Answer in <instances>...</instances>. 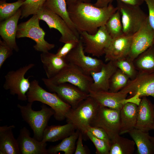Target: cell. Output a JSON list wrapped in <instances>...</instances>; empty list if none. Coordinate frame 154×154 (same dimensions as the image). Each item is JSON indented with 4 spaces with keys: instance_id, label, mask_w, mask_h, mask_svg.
Masks as SVG:
<instances>
[{
    "instance_id": "6da1fadb",
    "label": "cell",
    "mask_w": 154,
    "mask_h": 154,
    "mask_svg": "<svg viewBox=\"0 0 154 154\" xmlns=\"http://www.w3.org/2000/svg\"><path fill=\"white\" fill-rule=\"evenodd\" d=\"M70 19L80 33L86 32L92 35L105 25L110 16L117 10L112 3L98 7L91 3H80L67 6Z\"/></svg>"
},
{
    "instance_id": "7a4b0ae2",
    "label": "cell",
    "mask_w": 154,
    "mask_h": 154,
    "mask_svg": "<svg viewBox=\"0 0 154 154\" xmlns=\"http://www.w3.org/2000/svg\"><path fill=\"white\" fill-rule=\"evenodd\" d=\"M27 95L28 102L38 101L52 108L54 112V117L58 121L66 119V115L71 108L56 93L49 92L41 87L37 80L31 82Z\"/></svg>"
},
{
    "instance_id": "3957f363",
    "label": "cell",
    "mask_w": 154,
    "mask_h": 154,
    "mask_svg": "<svg viewBox=\"0 0 154 154\" xmlns=\"http://www.w3.org/2000/svg\"><path fill=\"white\" fill-rule=\"evenodd\" d=\"M33 103L28 102L26 105L18 104L17 107L20 110L23 119L32 129L34 137L39 141H41L44 131L47 127L48 122L54 112L51 108L42 104L41 109L35 111L32 108Z\"/></svg>"
},
{
    "instance_id": "277c9868",
    "label": "cell",
    "mask_w": 154,
    "mask_h": 154,
    "mask_svg": "<svg viewBox=\"0 0 154 154\" xmlns=\"http://www.w3.org/2000/svg\"><path fill=\"white\" fill-rule=\"evenodd\" d=\"M100 106L97 102L89 96L76 107L71 108L66 116V121L86 134L87 127L91 125Z\"/></svg>"
},
{
    "instance_id": "5b68a950",
    "label": "cell",
    "mask_w": 154,
    "mask_h": 154,
    "mask_svg": "<svg viewBox=\"0 0 154 154\" xmlns=\"http://www.w3.org/2000/svg\"><path fill=\"white\" fill-rule=\"evenodd\" d=\"M40 19L37 14L33 15L27 21L18 25L16 38H30L35 42V50L41 52L48 51L55 47V44L50 43L44 39L45 32L40 27Z\"/></svg>"
},
{
    "instance_id": "8992f818",
    "label": "cell",
    "mask_w": 154,
    "mask_h": 154,
    "mask_svg": "<svg viewBox=\"0 0 154 154\" xmlns=\"http://www.w3.org/2000/svg\"><path fill=\"white\" fill-rule=\"evenodd\" d=\"M34 66V64L30 63L16 70L8 72L5 76L4 88L9 90L10 94L17 95L19 100H27V94L30 87L29 79L31 76L26 78L25 75Z\"/></svg>"
},
{
    "instance_id": "52a82bcc",
    "label": "cell",
    "mask_w": 154,
    "mask_h": 154,
    "mask_svg": "<svg viewBox=\"0 0 154 154\" xmlns=\"http://www.w3.org/2000/svg\"><path fill=\"white\" fill-rule=\"evenodd\" d=\"M119 11L123 26V34L133 35L140 29L147 19L140 6L126 4L116 1Z\"/></svg>"
},
{
    "instance_id": "ba28073f",
    "label": "cell",
    "mask_w": 154,
    "mask_h": 154,
    "mask_svg": "<svg viewBox=\"0 0 154 154\" xmlns=\"http://www.w3.org/2000/svg\"><path fill=\"white\" fill-rule=\"evenodd\" d=\"M48 79L56 84L64 83L71 84L88 94L93 82L90 75L85 73L77 66L70 63L57 75Z\"/></svg>"
},
{
    "instance_id": "9c48e42d",
    "label": "cell",
    "mask_w": 154,
    "mask_h": 154,
    "mask_svg": "<svg viewBox=\"0 0 154 154\" xmlns=\"http://www.w3.org/2000/svg\"><path fill=\"white\" fill-rule=\"evenodd\" d=\"M121 90L129 94L130 96L128 98L138 105L141 97L151 96L154 98V73H138L136 77L130 80Z\"/></svg>"
},
{
    "instance_id": "30bf717a",
    "label": "cell",
    "mask_w": 154,
    "mask_h": 154,
    "mask_svg": "<svg viewBox=\"0 0 154 154\" xmlns=\"http://www.w3.org/2000/svg\"><path fill=\"white\" fill-rule=\"evenodd\" d=\"M80 39L84 46L85 53L99 57L104 54L112 38L104 25L93 35L86 32L80 33Z\"/></svg>"
},
{
    "instance_id": "8fae6325",
    "label": "cell",
    "mask_w": 154,
    "mask_h": 154,
    "mask_svg": "<svg viewBox=\"0 0 154 154\" xmlns=\"http://www.w3.org/2000/svg\"><path fill=\"white\" fill-rule=\"evenodd\" d=\"M120 110L100 106L90 126L99 127L106 131L111 141L119 134Z\"/></svg>"
},
{
    "instance_id": "7c38bea8",
    "label": "cell",
    "mask_w": 154,
    "mask_h": 154,
    "mask_svg": "<svg viewBox=\"0 0 154 154\" xmlns=\"http://www.w3.org/2000/svg\"><path fill=\"white\" fill-rule=\"evenodd\" d=\"M42 80L49 90L57 94L72 108L76 107L89 96L88 94L71 84L64 83L56 84L51 82L47 78H42Z\"/></svg>"
},
{
    "instance_id": "4fadbf2b",
    "label": "cell",
    "mask_w": 154,
    "mask_h": 154,
    "mask_svg": "<svg viewBox=\"0 0 154 154\" xmlns=\"http://www.w3.org/2000/svg\"><path fill=\"white\" fill-rule=\"evenodd\" d=\"M65 58L69 63L77 66L89 75L92 72L100 71L104 63L100 59L85 55L83 44L80 39L76 46Z\"/></svg>"
},
{
    "instance_id": "5bb4252c",
    "label": "cell",
    "mask_w": 154,
    "mask_h": 154,
    "mask_svg": "<svg viewBox=\"0 0 154 154\" xmlns=\"http://www.w3.org/2000/svg\"><path fill=\"white\" fill-rule=\"evenodd\" d=\"M40 20L45 21L50 29L58 30L61 34L59 41L65 43L70 40L79 39L61 17L44 6L37 14Z\"/></svg>"
},
{
    "instance_id": "9a60e30c",
    "label": "cell",
    "mask_w": 154,
    "mask_h": 154,
    "mask_svg": "<svg viewBox=\"0 0 154 154\" xmlns=\"http://www.w3.org/2000/svg\"><path fill=\"white\" fill-rule=\"evenodd\" d=\"M154 42V33L147 19L139 30L133 35L128 56L133 60L138 55L152 45Z\"/></svg>"
},
{
    "instance_id": "2e32d148",
    "label": "cell",
    "mask_w": 154,
    "mask_h": 154,
    "mask_svg": "<svg viewBox=\"0 0 154 154\" xmlns=\"http://www.w3.org/2000/svg\"><path fill=\"white\" fill-rule=\"evenodd\" d=\"M133 36L123 35L112 38L105 50V62L114 61L127 56Z\"/></svg>"
},
{
    "instance_id": "e0dca14e",
    "label": "cell",
    "mask_w": 154,
    "mask_h": 154,
    "mask_svg": "<svg viewBox=\"0 0 154 154\" xmlns=\"http://www.w3.org/2000/svg\"><path fill=\"white\" fill-rule=\"evenodd\" d=\"M128 94L121 90L116 92L90 91L88 94L100 106L119 110L125 103L128 102L127 98Z\"/></svg>"
},
{
    "instance_id": "ac0fdd59",
    "label": "cell",
    "mask_w": 154,
    "mask_h": 154,
    "mask_svg": "<svg viewBox=\"0 0 154 154\" xmlns=\"http://www.w3.org/2000/svg\"><path fill=\"white\" fill-rule=\"evenodd\" d=\"M17 140L21 154H48L46 143L31 137L25 127L20 130Z\"/></svg>"
},
{
    "instance_id": "d6986e66",
    "label": "cell",
    "mask_w": 154,
    "mask_h": 154,
    "mask_svg": "<svg viewBox=\"0 0 154 154\" xmlns=\"http://www.w3.org/2000/svg\"><path fill=\"white\" fill-rule=\"evenodd\" d=\"M154 127V104L147 97H142L138 105L135 128L148 132Z\"/></svg>"
},
{
    "instance_id": "ffe728a7",
    "label": "cell",
    "mask_w": 154,
    "mask_h": 154,
    "mask_svg": "<svg viewBox=\"0 0 154 154\" xmlns=\"http://www.w3.org/2000/svg\"><path fill=\"white\" fill-rule=\"evenodd\" d=\"M117 68L113 62L110 61L104 63L100 71L92 72L90 76L92 78L93 82L89 91H109L110 78Z\"/></svg>"
},
{
    "instance_id": "44dd1931",
    "label": "cell",
    "mask_w": 154,
    "mask_h": 154,
    "mask_svg": "<svg viewBox=\"0 0 154 154\" xmlns=\"http://www.w3.org/2000/svg\"><path fill=\"white\" fill-rule=\"evenodd\" d=\"M21 15L20 8L11 17L0 21V35L1 38L13 50L17 52L19 49L16 41L18 21Z\"/></svg>"
},
{
    "instance_id": "7402d4cb",
    "label": "cell",
    "mask_w": 154,
    "mask_h": 154,
    "mask_svg": "<svg viewBox=\"0 0 154 154\" xmlns=\"http://www.w3.org/2000/svg\"><path fill=\"white\" fill-rule=\"evenodd\" d=\"M40 58L48 79L55 76L69 64L65 58L58 56L56 54L49 51L42 52Z\"/></svg>"
},
{
    "instance_id": "603a6c76",
    "label": "cell",
    "mask_w": 154,
    "mask_h": 154,
    "mask_svg": "<svg viewBox=\"0 0 154 154\" xmlns=\"http://www.w3.org/2000/svg\"><path fill=\"white\" fill-rule=\"evenodd\" d=\"M15 127L14 125L0 127V154H21L13 131Z\"/></svg>"
},
{
    "instance_id": "cb8c5ba5",
    "label": "cell",
    "mask_w": 154,
    "mask_h": 154,
    "mask_svg": "<svg viewBox=\"0 0 154 154\" xmlns=\"http://www.w3.org/2000/svg\"><path fill=\"white\" fill-rule=\"evenodd\" d=\"M138 105L132 102L125 103L120 110V135L135 128L137 119Z\"/></svg>"
},
{
    "instance_id": "d4e9b609",
    "label": "cell",
    "mask_w": 154,
    "mask_h": 154,
    "mask_svg": "<svg viewBox=\"0 0 154 154\" xmlns=\"http://www.w3.org/2000/svg\"><path fill=\"white\" fill-rule=\"evenodd\" d=\"M76 129L70 123L63 125H48L44 131L41 141L46 143L56 142L69 136Z\"/></svg>"
},
{
    "instance_id": "484cf974",
    "label": "cell",
    "mask_w": 154,
    "mask_h": 154,
    "mask_svg": "<svg viewBox=\"0 0 154 154\" xmlns=\"http://www.w3.org/2000/svg\"><path fill=\"white\" fill-rule=\"evenodd\" d=\"M44 6L61 17L77 37L80 38V33L70 17L66 0H46Z\"/></svg>"
},
{
    "instance_id": "4316f807",
    "label": "cell",
    "mask_w": 154,
    "mask_h": 154,
    "mask_svg": "<svg viewBox=\"0 0 154 154\" xmlns=\"http://www.w3.org/2000/svg\"><path fill=\"white\" fill-rule=\"evenodd\" d=\"M128 133L135 142L138 154H153L154 147L148 132L134 128Z\"/></svg>"
},
{
    "instance_id": "83f0119b",
    "label": "cell",
    "mask_w": 154,
    "mask_h": 154,
    "mask_svg": "<svg viewBox=\"0 0 154 154\" xmlns=\"http://www.w3.org/2000/svg\"><path fill=\"white\" fill-rule=\"evenodd\" d=\"M133 62L138 73H154V44L138 55Z\"/></svg>"
},
{
    "instance_id": "f1b7e54d",
    "label": "cell",
    "mask_w": 154,
    "mask_h": 154,
    "mask_svg": "<svg viewBox=\"0 0 154 154\" xmlns=\"http://www.w3.org/2000/svg\"><path fill=\"white\" fill-rule=\"evenodd\" d=\"M135 144L133 140L118 134L111 141L109 154H132Z\"/></svg>"
},
{
    "instance_id": "f546056e",
    "label": "cell",
    "mask_w": 154,
    "mask_h": 154,
    "mask_svg": "<svg viewBox=\"0 0 154 154\" xmlns=\"http://www.w3.org/2000/svg\"><path fill=\"white\" fill-rule=\"evenodd\" d=\"M80 131L76 129L73 133L62 139L58 144L51 146L47 149L48 154H56L62 151L64 154H72L76 149V143L78 138Z\"/></svg>"
},
{
    "instance_id": "4dcf8cb0",
    "label": "cell",
    "mask_w": 154,
    "mask_h": 154,
    "mask_svg": "<svg viewBox=\"0 0 154 154\" xmlns=\"http://www.w3.org/2000/svg\"><path fill=\"white\" fill-rule=\"evenodd\" d=\"M105 25L112 38L123 35L121 16L118 10L110 16Z\"/></svg>"
},
{
    "instance_id": "1f68e13d",
    "label": "cell",
    "mask_w": 154,
    "mask_h": 154,
    "mask_svg": "<svg viewBox=\"0 0 154 154\" xmlns=\"http://www.w3.org/2000/svg\"><path fill=\"white\" fill-rule=\"evenodd\" d=\"M130 80L126 75L117 68L110 78L109 91L116 92L120 91L127 85Z\"/></svg>"
},
{
    "instance_id": "d6a6232c",
    "label": "cell",
    "mask_w": 154,
    "mask_h": 154,
    "mask_svg": "<svg viewBox=\"0 0 154 154\" xmlns=\"http://www.w3.org/2000/svg\"><path fill=\"white\" fill-rule=\"evenodd\" d=\"M25 0H18L12 3L0 1V21L6 20L14 15L22 5Z\"/></svg>"
},
{
    "instance_id": "836d02e7",
    "label": "cell",
    "mask_w": 154,
    "mask_h": 154,
    "mask_svg": "<svg viewBox=\"0 0 154 154\" xmlns=\"http://www.w3.org/2000/svg\"><path fill=\"white\" fill-rule=\"evenodd\" d=\"M46 0H25L20 8L21 19L37 14L43 6Z\"/></svg>"
},
{
    "instance_id": "e575fe53",
    "label": "cell",
    "mask_w": 154,
    "mask_h": 154,
    "mask_svg": "<svg viewBox=\"0 0 154 154\" xmlns=\"http://www.w3.org/2000/svg\"><path fill=\"white\" fill-rule=\"evenodd\" d=\"M117 68L126 75L130 80L135 78L138 74L133 60L128 57L113 61Z\"/></svg>"
},
{
    "instance_id": "d590c367",
    "label": "cell",
    "mask_w": 154,
    "mask_h": 154,
    "mask_svg": "<svg viewBox=\"0 0 154 154\" xmlns=\"http://www.w3.org/2000/svg\"><path fill=\"white\" fill-rule=\"evenodd\" d=\"M86 134L95 145L96 149V154H109L110 146L106 142L97 138L88 131Z\"/></svg>"
},
{
    "instance_id": "8d00e7d4",
    "label": "cell",
    "mask_w": 154,
    "mask_h": 154,
    "mask_svg": "<svg viewBox=\"0 0 154 154\" xmlns=\"http://www.w3.org/2000/svg\"><path fill=\"white\" fill-rule=\"evenodd\" d=\"M87 131L97 138L104 141L110 146L111 140L106 131L102 128L90 125L87 127Z\"/></svg>"
},
{
    "instance_id": "74e56055",
    "label": "cell",
    "mask_w": 154,
    "mask_h": 154,
    "mask_svg": "<svg viewBox=\"0 0 154 154\" xmlns=\"http://www.w3.org/2000/svg\"><path fill=\"white\" fill-rule=\"evenodd\" d=\"M80 39L72 40L64 43V44L58 50L56 54L58 56L65 58L68 54L76 46Z\"/></svg>"
},
{
    "instance_id": "f35d334b",
    "label": "cell",
    "mask_w": 154,
    "mask_h": 154,
    "mask_svg": "<svg viewBox=\"0 0 154 154\" xmlns=\"http://www.w3.org/2000/svg\"><path fill=\"white\" fill-rule=\"evenodd\" d=\"M13 50L4 41L0 40V68L8 58L13 54Z\"/></svg>"
},
{
    "instance_id": "ab89813d",
    "label": "cell",
    "mask_w": 154,
    "mask_h": 154,
    "mask_svg": "<svg viewBox=\"0 0 154 154\" xmlns=\"http://www.w3.org/2000/svg\"><path fill=\"white\" fill-rule=\"evenodd\" d=\"M148 10V20L149 25L154 33V0H144Z\"/></svg>"
},
{
    "instance_id": "60d3db41",
    "label": "cell",
    "mask_w": 154,
    "mask_h": 154,
    "mask_svg": "<svg viewBox=\"0 0 154 154\" xmlns=\"http://www.w3.org/2000/svg\"><path fill=\"white\" fill-rule=\"evenodd\" d=\"M82 132L80 131L77 140L76 145L74 153L75 154H87L89 152L84 147L82 143Z\"/></svg>"
},
{
    "instance_id": "b9f144b4",
    "label": "cell",
    "mask_w": 154,
    "mask_h": 154,
    "mask_svg": "<svg viewBox=\"0 0 154 154\" xmlns=\"http://www.w3.org/2000/svg\"><path fill=\"white\" fill-rule=\"evenodd\" d=\"M114 0H97L95 3L93 4L95 6L98 7H104L107 6L112 3Z\"/></svg>"
},
{
    "instance_id": "7bdbcfd3",
    "label": "cell",
    "mask_w": 154,
    "mask_h": 154,
    "mask_svg": "<svg viewBox=\"0 0 154 154\" xmlns=\"http://www.w3.org/2000/svg\"><path fill=\"white\" fill-rule=\"evenodd\" d=\"M119 1L124 3L132 5L140 6L144 2V0H116Z\"/></svg>"
},
{
    "instance_id": "ee69618b",
    "label": "cell",
    "mask_w": 154,
    "mask_h": 154,
    "mask_svg": "<svg viewBox=\"0 0 154 154\" xmlns=\"http://www.w3.org/2000/svg\"><path fill=\"white\" fill-rule=\"evenodd\" d=\"M67 6L80 3H91V0H66Z\"/></svg>"
},
{
    "instance_id": "f6af8a7d",
    "label": "cell",
    "mask_w": 154,
    "mask_h": 154,
    "mask_svg": "<svg viewBox=\"0 0 154 154\" xmlns=\"http://www.w3.org/2000/svg\"><path fill=\"white\" fill-rule=\"evenodd\" d=\"M150 138L152 142L154 149V137L150 136Z\"/></svg>"
},
{
    "instance_id": "bcb514c9",
    "label": "cell",
    "mask_w": 154,
    "mask_h": 154,
    "mask_svg": "<svg viewBox=\"0 0 154 154\" xmlns=\"http://www.w3.org/2000/svg\"><path fill=\"white\" fill-rule=\"evenodd\" d=\"M153 130H154V128H153Z\"/></svg>"
},
{
    "instance_id": "7dc6e473",
    "label": "cell",
    "mask_w": 154,
    "mask_h": 154,
    "mask_svg": "<svg viewBox=\"0 0 154 154\" xmlns=\"http://www.w3.org/2000/svg\"></svg>"
},
{
    "instance_id": "c3c4849f",
    "label": "cell",
    "mask_w": 154,
    "mask_h": 154,
    "mask_svg": "<svg viewBox=\"0 0 154 154\" xmlns=\"http://www.w3.org/2000/svg\"></svg>"
}]
</instances>
